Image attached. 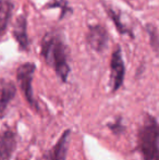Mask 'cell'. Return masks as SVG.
I'll return each mask as SVG.
<instances>
[{
  "mask_svg": "<svg viewBox=\"0 0 159 160\" xmlns=\"http://www.w3.org/2000/svg\"><path fill=\"white\" fill-rule=\"evenodd\" d=\"M107 13L109 14V17L111 18V20L115 23L116 28H118V31L120 32V34H127V35H130L131 37H133V34H132V31L127 28L125 24H123V22L121 21L120 15L118 14L116 11H113L112 9H107Z\"/></svg>",
  "mask_w": 159,
  "mask_h": 160,
  "instance_id": "cell-11",
  "label": "cell"
},
{
  "mask_svg": "<svg viewBox=\"0 0 159 160\" xmlns=\"http://www.w3.org/2000/svg\"><path fill=\"white\" fill-rule=\"evenodd\" d=\"M86 39L88 45L95 51H104L108 45V33L104 26L96 24L88 28V32L86 35Z\"/></svg>",
  "mask_w": 159,
  "mask_h": 160,
  "instance_id": "cell-5",
  "label": "cell"
},
{
  "mask_svg": "<svg viewBox=\"0 0 159 160\" xmlns=\"http://www.w3.org/2000/svg\"><path fill=\"white\" fill-rule=\"evenodd\" d=\"M13 4L9 0H0V35L6 32L12 14Z\"/></svg>",
  "mask_w": 159,
  "mask_h": 160,
  "instance_id": "cell-10",
  "label": "cell"
},
{
  "mask_svg": "<svg viewBox=\"0 0 159 160\" xmlns=\"http://www.w3.org/2000/svg\"><path fill=\"white\" fill-rule=\"evenodd\" d=\"M125 74V65L122 58V52L119 46L116 47L110 61V83L112 92H117L123 85Z\"/></svg>",
  "mask_w": 159,
  "mask_h": 160,
  "instance_id": "cell-4",
  "label": "cell"
},
{
  "mask_svg": "<svg viewBox=\"0 0 159 160\" xmlns=\"http://www.w3.org/2000/svg\"><path fill=\"white\" fill-rule=\"evenodd\" d=\"M137 146L142 160H159V122L145 114L137 133Z\"/></svg>",
  "mask_w": 159,
  "mask_h": 160,
  "instance_id": "cell-2",
  "label": "cell"
},
{
  "mask_svg": "<svg viewBox=\"0 0 159 160\" xmlns=\"http://www.w3.org/2000/svg\"><path fill=\"white\" fill-rule=\"evenodd\" d=\"M17 94V87L11 81L0 80V118L4 116L8 106Z\"/></svg>",
  "mask_w": 159,
  "mask_h": 160,
  "instance_id": "cell-8",
  "label": "cell"
},
{
  "mask_svg": "<svg viewBox=\"0 0 159 160\" xmlns=\"http://www.w3.org/2000/svg\"><path fill=\"white\" fill-rule=\"evenodd\" d=\"M42 56L48 65H50L62 82H67L70 65L68 63V48L60 35L48 33L42 42Z\"/></svg>",
  "mask_w": 159,
  "mask_h": 160,
  "instance_id": "cell-1",
  "label": "cell"
},
{
  "mask_svg": "<svg viewBox=\"0 0 159 160\" xmlns=\"http://www.w3.org/2000/svg\"><path fill=\"white\" fill-rule=\"evenodd\" d=\"M13 36L19 44L20 49H28V37H27V21L25 15H20L13 28Z\"/></svg>",
  "mask_w": 159,
  "mask_h": 160,
  "instance_id": "cell-9",
  "label": "cell"
},
{
  "mask_svg": "<svg viewBox=\"0 0 159 160\" xmlns=\"http://www.w3.org/2000/svg\"><path fill=\"white\" fill-rule=\"evenodd\" d=\"M70 136L71 132L70 130H67L62 133L60 138L53 145V147L48 152L45 154L42 157V160H66L67 155H68L69 149V143H70Z\"/></svg>",
  "mask_w": 159,
  "mask_h": 160,
  "instance_id": "cell-6",
  "label": "cell"
},
{
  "mask_svg": "<svg viewBox=\"0 0 159 160\" xmlns=\"http://www.w3.org/2000/svg\"><path fill=\"white\" fill-rule=\"evenodd\" d=\"M109 128L111 130V132H113L115 134H121V133L123 132V131L125 130V127L123 125L122 123V120H121V118H118L115 120V122H111L108 124Z\"/></svg>",
  "mask_w": 159,
  "mask_h": 160,
  "instance_id": "cell-12",
  "label": "cell"
},
{
  "mask_svg": "<svg viewBox=\"0 0 159 160\" xmlns=\"http://www.w3.org/2000/svg\"><path fill=\"white\" fill-rule=\"evenodd\" d=\"M17 147V136L12 130L0 133V160H10Z\"/></svg>",
  "mask_w": 159,
  "mask_h": 160,
  "instance_id": "cell-7",
  "label": "cell"
},
{
  "mask_svg": "<svg viewBox=\"0 0 159 160\" xmlns=\"http://www.w3.org/2000/svg\"><path fill=\"white\" fill-rule=\"evenodd\" d=\"M35 70H36V67L32 62H26V63L21 64L17 70V80L22 92H23L24 97L27 100V102L32 107L36 108L37 103L34 98V93H33L32 86Z\"/></svg>",
  "mask_w": 159,
  "mask_h": 160,
  "instance_id": "cell-3",
  "label": "cell"
}]
</instances>
